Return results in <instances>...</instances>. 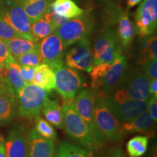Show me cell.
<instances>
[{"label":"cell","mask_w":157,"mask_h":157,"mask_svg":"<svg viewBox=\"0 0 157 157\" xmlns=\"http://www.w3.org/2000/svg\"><path fill=\"white\" fill-rule=\"evenodd\" d=\"M129 71L125 57L121 55L113 63H101L94 65L89 72L91 77V89L98 95H111L124 81Z\"/></svg>","instance_id":"1"},{"label":"cell","mask_w":157,"mask_h":157,"mask_svg":"<svg viewBox=\"0 0 157 157\" xmlns=\"http://www.w3.org/2000/svg\"><path fill=\"white\" fill-rule=\"evenodd\" d=\"M15 60L21 66H29L36 67L37 66H39V64L42 63L39 47L34 50L23 54L22 56H19Z\"/></svg>","instance_id":"31"},{"label":"cell","mask_w":157,"mask_h":157,"mask_svg":"<svg viewBox=\"0 0 157 157\" xmlns=\"http://www.w3.org/2000/svg\"><path fill=\"white\" fill-rule=\"evenodd\" d=\"M93 66L113 63L122 55L117 34L111 30L103 31L96 37L93 46Z\"/></svg>","instance_id":"9"},{"label":"cell","mask_w":157,"mask_h":157,"mask_svg":"<svg viewBox=\"0 0 157 157\" xmlns=\"http://www.w3.org/2000/svg\"><path fill=\"white\" fill-rule=\"evenodd\" d=\"M51 7L56 14L68 20L81 16L84 13L73 0H54Z\"/></svg>","instance_id":"24"},{"label":"cell","mask_w":157,"mask_h":157,"mask_svg":"<svg viewBox=\"0 0 157 157\" xmlns=\"http://www.w3.org/2000/svg\"><path fill=\"white\" fill-rule=\"evenodd\" d=\"M149 84L150 78L143 71H128L119 87L109 96L119 102L130 99L149 101L151 97Z\"/></svg>","instance_id":"4"},{"label":"cell","mask_w":157,"mask_h":157,"mask_svg":"<svg viewBox=\"0 0 157 157\" xmlns=\"http://www.w3.org/2000/svg\"><path fill=\"white\" fill-rule=\"evenodd\" d=\"M52 2V0H26L21 5L30 23H32L44 16Z\"/></svg>","instance_id":"22"},{"label":"cell","mask_w":157,"mask_h":157,"mask_svg":"<svg viewBox=\"0 0 157 157\" xmlns=\"http://www.w3.org/2000/svg\"><path fill=\"white\" fill-rule=\"evenodd\" d=\"M149 92L151 96L157 98V79L150 80L149 84Z\"/></svg>","instance_id":"39"},{"label":"cell","mask_w":157,"mask_h":157,"mask_svg":"<svg viewBox=\"0 0 157 157\" xmlns=\"http://www.w3.org/2000/svg\"><path fill=\"white\" fill-rule=\"evenodd\" d=\"M4 41L8 48L11 56L14 59L37 48L39 44V42H33L23 37H16Z\"/></svg>","instance_id":"25"},{"label":"cell","mask_w":157,"mask_h":157,"mask_svg":"<svg viewBox=\"0 0 157 157\" xmlns=\"http://www.w3.org/2000/svg\"><path fill=\"white\" fill-rule=\"evenodd\" d=\"M148 113L155 123L157 121V98L151 96L148 101Z\"/></svg>","instance_id":"37"},{"label":"cell","mask_w":157,"mask_h":157,"mask_svg":"<svg viewBox=\"0 0 157 157\" xmlns=\"http://www.w3.org/2000/svg\"><path fill=\"white\" fill-rule=\"evenodd\" d=\"M105 1H109V0H105Z\"/></svg>","instance_id":"45"},{"label":"cell","mask_w":157,"mask_h":157,"mask_svg":"<svg viewBox=\"0 0 157 157\" xmlns=\"http://www.w3.org/2000/svg\"><path fill=\"white\" fill-rule=\"evenodd\" d=\"M97 97V93L93 90H82L73 99V104L76 112L87 124L90 129L98 137L103 139L98 132L94 121V106Z\"/></svg>","instance_id":"14"},{"label":"cell","mask_w":157,"mask_h":157,"mask_svg":"<svg viewBox=\"0 0 157 157\" xmlns=\"http://www.w3.org/2000/svg\"><path fill=\"white\" fill-rule=\"evenodd\" d=\"M136 33L141 38L151 36L157 25V0H143L135 15Z\"/></svg>","instance_id":"10"},{"label":"cell","mask_w":157,"mask_h":157,"mask_svg":"<svg viewBox=\"0 0 157 157\" xmlns=\"http://www.w3.org/2000/svg\"><path fill=\"white\" fill-rule=\"evenodd\" d=\"M155 123L148 111H144L132 120L122 124L125 134H132L140 132L148 136H152L154 134Z\"/></svg>","instance_id":"18"},{"label":"cell","mask_w":157,"mask_h":157,"mask_svg":"<svg viewBox=\"0 0 157 157\" xmlns=\"http://www.w3.org/2000/svg\"><path fill=\"white\" fill-rule=\"evenodd\" d=\"M144 73L146 75L151 79H157V60L156 59H150L143 66Z\"/></svg>","instance_id":"34"},{"label":"cell","mask_w":157,"mask_h":157,"mask_svg":"<svg viewBox=\"0 0 157 157\" xmlns=\"http://www.w3.org/2000/svg\"><path fill=\"white\" fill-rule=\"evenodd\" d=\"M94 121L104 141L120 142L125 135L122 124L116 118L103 96L98 95L95 101Z\"/></svg>","instance_id":"3"},{"label":"cell","mask_w":157,"mask_h":157,"mask_svg":"<svg viewBox=\"0 0 157 157\" xmlns=\"http://www.w3.org/2000/svg\"><path fill=\"white\" fill-rule=\"evenodd\" d=\"M41 112L51 125L59 129L63 128V113L61 105L58 101L48 98L44 101Z\"/></svg>","instance_id":"21"},{"label":"cell","mask_w":157,"mask_h":157,"mask_svg":"<svg viewBox=\"0 0 157 157\" xmlns=\"http://www.w3.org/2000/svg\"><path fill=\"white\" fill-rule=\"evenodd\" d=\"M35 71V67L33 66H21V76L25 84L31 83Z\"/></svg>","instance_id":"36"},{"label":"cell","mask_w":157,"mask_h":157,"mask_svg":"<svg viewBox=\"0 0 157 157\" xmlns=\"http://www.w3.org/2000/svg\"><path fill=\"white\" fill-rule=\"evenodd\" d=\"M118 29L117 36L119 42L124 48L128 47L132 44L133 39L136 34V29L135 25L129 19L127 12L122 11L119 13L117 16Z\"/></svg>","instance_id":"20"},{"label":"cell","mask_w":157,"mask_h":157,"mask_svg":"<svg viewBox=\"0 0 157 157\" xmlns=\"http://www.w3.org/2000/svg\"><path fill=\"white\" fill-rule=\"evenodd\" d=\"M4 67L5 77L16 95L25 85V82L21 76V66L13 58L6 63Z\"/></svg>","instance_id":"23"},{"label":"cell","mask_w":157,"mask_h":157,"mask_svg":"<svg viewBox=\"0 0 157 157\" xmlns=\"http://www.w3.org/2000/svg\"><path fill=\"white\" fill-rule=\"evenodd\" d=\"M17 113L20 117L32 119L40 114L48 93L32 83L25 84L16 95Z\"/></svg>","instance_id":"5"},{"label":"cell","mask_w":157,"mask_h":157,"mask_svg":"<svg viewBox=\"0 0 157 157\" xmlns=\"http://www.w3.org/2000/svg\"><path fill=\"white\" fill-rule=\"evenodd\" d=\"M56 87L63 99H74L76 95L86 87V78L77 70L69 67H62L55 71Z\"/></svg>","instance_id":"6"},{"label":"cell","mask_w":157,"mask_h":157,"mask_svg":"<svg viewBox=\"0 0 157 157\" xmlns=\"http://www.w3.org/2000/svg\"><path fill=\"white\" fill-rule=\"evenodd\" d=\"M11 58L13 57L10 53L5 41L0 39V65L4 67Z\"/></svg>","instance_id":"35"},{"label":"cell","mask_w":157,"mask_h":157,"mask_svg":"<svg viewBox=\"0 0 157 157\" xmlns=\"http://www.w3.org/2000/svg\"><path fill=\"white\" fill-rule=\"evenodd\" d=\"M31 31L35 42H39L54 33L56 28L48 20L42 17V18L31 23Z\"/></svg>","instance_id":"27"},{"label":"cell","mask_w":157,"mask_h":157,"mask_svg":"<svg viewBox=\"0 0 157 157\" xmlns=\"http://www.w3.org/2000/svg\"><path fill=\"white\" fill-rule=\"evenodd\" d=\"M28 135L26 130L21 126L11 129L5 140L7 157H27Z\"/></svg>","instance_id":"15"},{"label":"cell","mask_w":157,"mask_h":157,"mask_svg":"<svg viewBox=\"0 0 157 157\" xmlns=\"http://www.w3.org/2000/svg\"><path fill=\"white\" fill-rule=\"evenodd\" d=\"M43 17L46 20H48L49 22L52 23L54 25L56 29H58L59 26H60V25L66 23V21H68V19L65 18V17H63L60 16V15H58V14H56L53 11V10L52 9L51 6L50 7V8L48 10V11L45 13V14Z\"/></svg>","instance_id":"33"},{"label":"cell","mask_w":157,"mask_h":157,"mask_svg":"<svg viewBox=\"0 0 157 157\" xmlns=\"http://www.w3.org/2000/svg\"><path fill=\"white\" fill-rule=\"evenodd\" d=\"M5 77V67L0 65V78Z\"/></svg>","instance_id":"42"},{"label":"cell","mask_w":157,"mask_h":157,"mask_svg":"<svg viewBox=\"0 0 157 157\" xmlns=\"http://www.w3.org/2000/svg\"><path fill=\"white\" fill-rule=\"evenodd\" d=\"M35 130L44 138L55 141L57 139V133L52 125L48 121L43 119L40 116L35 118Z\"/></svg>","instance_id":"30"},{"label":"cell","mask_w":157,"mask_h":157,"mask_svg":"<svg viewBox=\"0 0 157 157\" xmlns=\"http://www.w3.org/2000/svg\"><path fill=\"white\" fill-rule=\"evenodd\" d=\"M142 1L143 0H127V6L129 9L132 8Z\"/></svg>","instance_id":"41"},{"label":"cell","mask_w":157,"mask_h":157,"mask_svg":"<svg viewBox=\"0 0 157 157\" xmlns=\"http://www.w3.org/2000/svg\"><path fill=\"white\" fill-rule=\"evenodd\" d=\"M42 63L50 66L52 70L64 66L65 48L63 42L56 34H52L42 39L39 45Z\"/></svg>","instance_id":"12"},{"label":"cell","mask_w":157,"mask_h":157,"mask_svg":"<svg viewBox=\"0 0 157 157\" xmlns=\"http://www.w3.org/2000/svg\"><path fill=\"white\" fill-rule=\"evenodd\" d=\"M15 1H16V2H17L22 4L23 2H24L26 1V0H15Z\"/></svg>","instance_id":"43"},{"label":"cell","mask_w":157,"mask_h":157,"mask_svg":"<svg viewBox=\"0 0 157 157\" xmlns=\"http://www.w3.org/2000/svg\"><path fill=\"white\" fill-rule=\"evenodd\" d=\"M5 78V77H4ZM0 78V86H1V84H2V80H3V78Z\"/></svg>","instance_id":"44"},{"label":"cell","mask_w":157,"mask_h":157,"mask_svg":"<svg viewBox=\"0 0 157 157\" xmlns=\"http://www.w3.org/2000/svg\"><path fill=\"white\" fill-rule=\"evenodd\" d=\"M104 98L116 118L121 124L132 120L148 110V101L130 99L119 102L113 100L109 95Z\"/></svg>","instance_id":"13"},{"label":"cell","mask_w":157,"mask_h":157,"mask_svg":"<svg viewBox=\"0 0 157 157\" xmlns=\"http://www.w3.org/2000/svg\"><path fill=\"white\" fill-rule=\"evenodd\" d=\"M141 44L140 56L138 58V63L144 66L145 63L150 59L157 58V37L151 36L146 37Z\"/></svg>","instance_id":"28"},{"label":"cell","mask_w":157,"mask_h":157,"mask_svg":"<svg viewBox=\"0 0 157 157\" xmlns=\"http://www.w3.org/2000/svg\"><path fill=\"white\" fill-rule=\"evenodd\" d=\"M66 63L69 68L89 73L93 66V55L89 39L76 42L66 54Z\"/></svg>","instance_id":"11"},{"label":"cell","mask_w":157,"mask_h":157,"mask_svg":"<svg viewBox=\"0 0 157 157\" xmlns=\"http://www.w3.org/2000/svg\"><path fill=\"white\" fill-rule=\"evenodd\" d=\"M17 98L5 77L0 86V125L6 124L17 114Z\"/></svg>","instance_id":"16"},{"label":"cell","mask_w":157,"mask_h":157,"mask_svg":"<svg viewBox=\"0 0 157 157\" xmlns=\"http://www.w3.org/2000/svg\"><path fill=\"white\" fill-rule=\"evenodd\" d=\"M148 137L138 135L131 138L127 143V151L129 157H140L148 149Z\"/></svg>","instance_id":"29"},{"label":"cell","mask_w":157,"mask_h":157,"mask_svg":"<svg viewBox=\"0 0 157 157\" xmlns=\"http://www.w3.org/2000/svg\"><path fill=\"white\" fill-rule=\"evenodd\" d=\"M61 107L63 113V128L72 140L91 151L98 150L103 146L104 140L94 133L76 112L73 99H63Z\"/></svg>","instance_id":"2"},{"label":"cell","mask_w":157,"mask_h":157,"mask_svg":"<svg viewBox=\"0 0 157 157\" xmlns=\"http://www.w3.org/2000/svg\"><path fill=\"white\" fill-rule=\"evenodd\" d=\"M83 15L68 20L54 31V34L61 39L65 48L88 38L93 30V23L90 17Z\"/></svg>","instance_id":"8"},{"label":"cell","mask_w":157,"mask_h":157,"mask_svg":"<svg viewBox=\"0 0 157 157\" xmlns=\"http://www.w3.org/2000/svg\"><path fill=\"white\" fill-rule=\"evenodd\" d=\"M54 157H95V156L93 151L64 140L56 148Z\"/></svg>","instance_id":"26"},{"label":"cell","mask_w":157,"mask_h":157,"mask_svg":"<svg viewBox=\"0 0 157 157\" xmlns=\"http://www.w3.org/2000/svg\"><path fill=\"white\" fill-rule=\"evenodd\" d=\"M31 83L50 93L56 87L55 72L48 64L42 63L35 67V71Z\"/></svg>","instance_id":"19"},{"label":"cell","mask_w":157,"mask_h":157,"mask_svg":"<svg viewBox=\"0 0 157 157\" xmlns=\"http://www.w3.org/2000/svg\"><path fill=\"white\" fill-rule=\"evenodd\" d=\"M0 157H7L5 150V140L2 136H0Z\"/></svg>","instance_id":"40"},{"label":"cell","mask_w":157,"mask_h":157,"mask_svg":"<svg viewBox=\"0 0 157 157\" xmlns=\"http://www.w3.org/2000/svg\"><path fill=\"white\" fill-rule=\"evenodd\" d=\"M0 15L21 37L35 42L31 34L30 21L21 3L15 0H0Z\"/></svg>","instance_id":"7"},{"label":"cell","mask_w":157,"mask_h":157,"mask_svg":"<svg viewBox=\"0 0 157 157\" xmlns=\"http://www.w3.org/2000/svg\"><path fill=\"white\" fill-rule=\"evenodd\" d=\"M56 145L54 141L40 136L35 129H31L28 135L27 157H54Z\"/></svg>","instance_id":"17"},{"label":"cell","mask_w":157,"mask_h":157,"mask_svg":"<svg viewBox=\"0 0 157 157\" xmlns=\"http://www.w3.org/2000/svg\"><path fill=\"white\" fill-rule=\"evenodd\" d=\"M16 37L21 36L0 15V39L2 40H7Z\"/></svg>","instance_id":"32"},{"label":"cell","mask_w":157,"mask_h":157,"mask_svg":"<svg viewBox=\"0 0 157 157\" xmlns=\"http://www.w3.org/2000/svg\"><path fill=\"white\" fill-rule=\"evenodd\" d=\"M105 157H126L121 148H113L107 152Z\"/></svg>","instance_id":"38"}]
</instances>
